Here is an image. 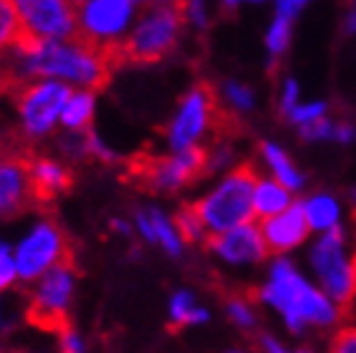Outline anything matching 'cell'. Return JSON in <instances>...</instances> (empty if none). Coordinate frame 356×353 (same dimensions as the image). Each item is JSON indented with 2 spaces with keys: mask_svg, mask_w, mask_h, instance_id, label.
Instances as JSON below:
<instances>
[{
  "mask_svg": "<svg viewBox=\"0 0 356 353\" xmlns=\"http://www.w3.org/2000/svg\"><path fill=\"white\" fill-rule=\"evenodd\" d=\"M114 56L89 43L81 35L58 41H21L0 56V68L8 83H26L33 79H56L74 88H102L109 81Z\"/></svg>",
  "mask_w": 356,
  "mask_h": 353,
  "instance_id": "obj_1",
  "label": "cell"
},
{
  "mask_svg": "<svg viewBox=\"0 0 356 353\" xmlns=\"http://www.w3.org/2000/svg\"><path fill=\"white\" fill-rule=\"evenodd\" d=\"M139 6L134 0H81L76 3L79 35L102 51L114 56L129 33L131 23L137 21Z\"/></svg>",
  "mask_w": 356,
  "mask_h": 353,
  "instance_id": "obj_8",
  "label": "cell"
},
{
  "mask_svg": "<svg viewBox=\"0 0 356 353\" xmlns=\"http://www.w3.org/2000/svg\"><path fill=\"white\" fill-rule=\"evenodd\" d=\"M58 348L66 353H83L89 351V346H86V338H83L81 333L76 331L74 326H69V323H63L61 328H58Z\"/></svg>",
  "mask_w": 356,
  "mask_h": 353,
  "instance_id": "obj_33",
  "label": "cell"
},
{
  "mask_svg": "<svg viewBox=\"0 0 356 353\" xmlns=\"http://www.w3.org/2000/svg\"><path fill=\"white\" fill-rule=\"evenodd\" d=\"M33 197L28 162L18 154H0V217H13Z\"/></svg>",
  "mask_w": 356,
  "mask_h": 353,
  "instance_id": "obj_15",
  "label": "cell"
},
{
  "mask_svg": "<svg viewBox=\"0 0 356 353\" xmlns=\"http://www.w3.org/2000/svg\"><path fill=\"white\" fill-rule=\"evenodd\" d=\"M273 3H275V15H283V18H291V21H296V18L301 15V10L309 6L311 0H273Z\"/></svg>",
  "mask_w": 356,
  "mask_h": 353,
  "instance_id": "obj_38",
  "label": "cell"
},
{
  "mask_svg": "<svg viewBox=\"0 0 356 353\" xmlns=\"http://www.w3.org/2000/svg\"><path fill=\"white\" fill-rule=\"evenodd\" d=\"M69 83L56 79H33L26 81L15 96V111L21 134L31 142H41L61 126V111L71 94Z\"/></svg>",
  "mask_w": 356,
  "mask_h": 353,
  "instance_id": "obj_6",
  "label": "cell"
},
{
  "mask_svg": "<svg viewBox=\"0 0 356 353\" xmlns=\"http://www.w3.org/2000/svg\"><path fill=\"white\" fill-rule=\"evenodd\" d=\"M261 156H263V162H266L268 172H270V176H275L281 184H286L291 192L303 190L306 176H303V172L298 170V167H296V162L291 159V154L283 149L281 144L263 142L261 144Z\"/></svg>",
  "mask_w": 356,
  "mask_h": 353,
  "instance_id": "obj_20",
  "label": "cell"
},
{
  "mask_svg": "<svg viewBox=\"0 0 356 353\" xmlns=\"http://www.w3.org/2000/svg\"><path fill=\"white\" fill-rule=\"evenodd\" d=\"M351 306H356V300H354V303H351Z\"/></svg>",
  "mask_w": 356,
  "mask_h": 353,
  "instance_id": "obj_50",
  "label": "cell"
},
{
  "mask_svg": "<svg viewBox=\"0 0 356 353\" xmlns=\"http://www.w3.org/2000/svg\"><path fill=\"white\" fill-rule=\"evenodd\" d=\"M23 35L35 41H58L79 35L74 0H13Z\"/></svg>",
  "mask_w": 356,
  "mask_h": 353,
  "instance_id": "obj_11",
  "label": "cell"
},
{
  "mask_svg": "<svg viewBox=\"0 0 356 353\" xmlns=\"http://www.w3.org/2000/svg\"><path fill=\"white\" fill-rule=\"evenodd\" d=\"M354 8H356V0H354Z\"/></svg>",
  "mask_w": 356,
  "mask_h": 353,
  "instance_id": "obj_51",
  "label": "cell"
},
{
  "mask_svg": "<svg viewBox=\"0 0 356 353\" xmlns=\"http://www.w3.org/2000/svg\"><path fill=\"white\" fill-rule=\"evenodd\" d=\"M309 268L316 286L341 308H351L356 300V247L343 224L318 232L309 247Z\"/></svg>",
  "mask_w": 356,
  "mask_h": 353,
  "instance_id": "obj_3",
  "label": "cell"
},
{
  "mask_svg": "<svg viewBox=\"0 0 356 353\" xmlns=\"http://www.w3.org/2000/svg\"><path fill=\"white\" fill-rule=\"evenodd\" d=\"M74 3H81V0H74Z\"/></svg>",
  "mask_w": 356,
  "mask_h": 353,
  "instance_id": "obj_49",
  "label": "cell"
},
{
  "mask_svg": "<svg viewBox=\"0 0 356 353\" xmlns=\"http://www.w3.org/2000/svg\"><path fill=\"white\" fill-rule=\"evenodd\" d=\"M268 0H222V8L225 10H238L240 6H263Z\"/></svg>",
  "mask_w": 356,
  "mask_h": 353,
  "instance_id": "obj_43",
  "label": "cell"
},
{
  "mask_svg": "<svg viewBox=\"0 0 356 353\" xmlns=\"http://www.w3.org/2000/svg\"><path fill=\"white\" fill-rule=\"evenodd\" d=\"M79 272L71 260L54 265L41 278L33 280L28 293V320L38 328H58L69 323V311L74 306Z\"/></svg>",
  "mask_w": 356,
  "mask_h": 353,
  "instance_id": "obj_7",
  "label": "cell"
},
{
  "mask_svg": "<svg viewBox=\"0 0 356 353\" xmlns=\"http://www.w3.org/2000/svg\"><path fill=\"white\" fill-rule=\"evenodd\" d=\"M230 162H233V149L227 144H215L213 149L207 151V172L225 170Z\"/></svg>",
  "mask_w": 356,
  "mask_h": 353,
  "instance_id": "obj_37",
  "label": "cell"
},
{
  "mask_svg": "<svg viewBox=\"0 0 356 353\" xmlns=\"http://www.w3.org/2000/svg\"><path fill=\"white\" fill-rule=\"evenodd\" d=\"M96 114V96L94 88H71L66 106L61 111V129L63 131H86L94 122Z\"/></svg>",
  "mask_w": 356,
  "mask_h": 353,
  "instance_id": "obj_21",
  "label": "cell"
},
{
  "mask_svg": "<svg viewBox=\"0 0 356 353\" xmlns=\"http://www.w3.org/2000/svg\"><path fill=\"white\" fill-rule=\"evenodd\" d=\"M218 99L213 88L205 83L192 86L172 114L170 124L165 129V139L170 149H190V147H202L205 139L215 131L218 124Z\"/></svg>",
  "mask_w": 356,
  "mask_h": 353,
  "instance_id": "obj_9",
  "label": "cell"
},
{
  "mask_svg": "<svg viewBox=\"0 0 356 353\" xmlns=\"http://www.w3.org/2000/svg\"><path fill=\"white\" fill-rule=\"evenodd\" d=\"M331 351L334 353H356V326L339 328L331 338Z\"/></svg>",
  "mask_w": 356,
  "mask_h": 353,
  "instance_id": "obj_36",
  "label": "cell"
},
{
  "mask_svg": "<svg viewBox=\"0 0 356 353\" xmlns=\"http://www.w3.org/2000/svg\"><path fill=\"white\" fill-rule=\"evenodd\" d=\"M0 351H3V340H0Z\"/></svg>",
  "mask_w": 356,
  "mask_h": 353,
  "instance_id": "obj_48",
  "label": "cell"
},
{
  "mask_svg": "<svg viewBox=\"0 0 356 353\" xmlns=\"http://www.w3.org/2000/svg\"><path fill=\"white\" fill-rule=\"evenodd\" d=\"M23 28L13 0H0V56L21 41Z\"/></svg>",
  "mask_w": 356,
  "mask_h": 353,
  "instance_id": "obj_26",
  "label": "cell"
},
{
  "mask_svg": "<svg viewBox=\"0 0 356 353\" xmlns=\"http://www.w3.org/2000/svg\"><path fill=\"white\" fill-rule=\"evenodd\" d=\"M13 260L21 283H33L54 265L71 260L69 240L54 220H35L13 245Z\"/></svg>",
  "mask_w": 356,
  "mask_h": 353,
  "instance_id": "obj_10",
  "label": "cell"
},
{
  "mask_svg": "<svg viewBox=\"0 0 356 353\" xmlns=\"http://www.w3.org/2000/svg\"><path fill=\"white\" fill-rule=\"evenodd\" d=\"M298 101H301V86H298L296 79L288 76V79H283L281 88H278V109H281V114L286 116Z\"/></svg>",
  "mask_w": 356,
  "mask_h": 353,
  "instance_id": "obj_34",
  "label": "cell"
},
{
  "mask_svg": "<svg viewBox=\"0 0 356 353\" xmlns=\"http://www.w3.org/2000/svg\"><path fill=\"white\" fill-rule=\"evenodd\" d=\"M255 298L258 303L278 313L291 333L329 331L339 326L343 318L341 306L316 286V280L306 278L286 255H278L270 263Z\"/></svg>",
  "mask_w": 356,
  "mask_h": 353,
  "instance_id": "obj_2",
  "label": "cell"
},
{
  "mask_svg": "<svg viewBox=\"0 0 356 353\" xmlns=\"http://www.w3.org/2000/svg\"><path fill=\"white\" fill-rule=\"evenodd\" d=\"M323 116H329V104L326 101H321V99H314V101H298L293 106V109L288 111L286 114V119L293 126H306V124H314V122H318V119H323Z\"/></svg>",
  "mask_w": 356,
  "mask_h": 353,
  "instance_id": "obj_28",
  "label": "cell"
},
{
  "mask_svg": "<svg viewBox=\"0 0 356 353\" xmlns=\"http://www.w3.org/2000/svg\"><path fill=\"white\" fill-rule=\"evenodd\" d=\"M210 252L233 268H248V265H261L268 258V245L263 240L261 227L248 220L243 224H235L230 230L210 235Z\"/></svg>",
  "mask_w": 356,
  "mask_h": 353,
  "instance_id": "obj_13",
  "label": "cell"
},
{
  "mask_svg": "<svg viewBox=\"0 0 356 353\" xmlns=\"http://www.w3.org/2000/svg\"><path fill=\"white\" fill-rule=\"evenodd\" d=\"M167 315L175 328H190V326H205L210 320L207 311L192 290H175L170 303H167Z\"/></svg>",
  "mask_w": 356,
  "mask_h": 353,
  "instance_id": "obj_22",
  "label": "cell"
},
{
  "mask_svg": "<svg viewBox=\"0 0 356 353\" xmlns=\"http://www.w3.org/2000/svg\"><path fill=\"white\" fill-rule=\"evenodd\" d=\"M225 313H227V318L233 320V326L240 328V331H255V326H258V311H255V303L253 300H248L245 295H233V298H227Z\"/></svg>",
  "mask_w": 356,
  "mask_h": 353,
  "instance_id": "obj_27",
  "label": "cell"
},
{
  "mask_svg": "<svg viewBox=\"0 0 356 353\" xmlns=\"http://www.w3.org/2000/svg\"><path fill=\"white\" fill-rule=\"evenodd\" d=\"M111 230L117 232V235H122V238H131V235H134V222H127V220H122V217H114L111 220Z\"/></svg>",
  "mask_w": 356,
  "mask_h": 353,
  "instance_id": "obj_41",
  "label": "cell"
},
{
  "mask_svg": "<svg viewBox=\"0 0 356 353\" xmlns=\"http://www.w3.org/2000/svg\"><path fill=\"white\" fill-rule=\"evenodd\" d=\"M222 101L230 111L235 114H250L255 111V104H258V96H255V88L250 83H243V81H225L222 83Z\"/></svg>",
  "mask_w": 356,
  "mask_h": 353,
  "instance_id": "obj_25",
  "label": "cell"
},
{
  "mask_svg": "<svg viewBox=\"0 0 356 353\" xmlns=\"http://www.w3.org/2000/svg\"><path fill=\"white\" fill-rule=\"evenodd\" d=\"M23 320H28V295L10 290L0 293V336L15 331Z\"/></svg>",
  "mask_w": 356,
  "mask_h": 353,
  "instance_id": "obj_23",
  "label": "cell"
},
{
  "mask_svg": "<svg viewBox=\"0 0 356 353\" xmlns=\"http://www.w3.org/2000/svg\"><path fill=\"white\" fill-rule=\"evenodd\" d=\"M293 204V192L281 184L275 176H258L253 187V212L255 217H270L275 212Z\"/></svg>",
  "mask_w": 356,
  "mask_h": 353,
  "instance_id": "obj_19",
  "label": "cell"
},
{
  "mask_svg": "<svg viewBox=\"0 0 356 353\" xmlns=\"http://www.w3.org/2000/svg\"><path fill=\"white\" fill-rule=\"evenodd\" d=\"M291 41H293V21L291 18H283V15H273V21L266 31V51L268 56L278 61L288 54L291 48Z\"/></svg>",
  "mask_w": 356,
  "mask_h": 353,
  "instance_id": "obj_24",
  "label": "cell"
},
{
  "mask_svg": "<svg viewBox=\"0 0 356 353\" xmlns=\"http://www.w3.org/2000/svg\"><path fill=\"white\" fill-rule=\"evenodd\" d=\"M334 142L341 147H349L356 142V126L351 122H336L334 126Z\"/></svg>",
  "mask_w": 356,
  "mask_h": 353,
  "instance_id": "obj_39",
  "label": "cell"
},
{
  "mask_svg": "<svg viewBox=\"0 0 356 353\" xmlns=\"http://www.w3.org/2000/svg\"><path fill=\"white\" fill-rule=\"evenodd\" d=\"M334 126H336L334 119H331V116H323V119H318V122L301 126V129H298V134H301L303 142H309V144L334 142Z\"/></svg>",
  "mask_w": 356,
  "mask_h": 353,
  "instance_id": "obj_32",
  "label": "cell"
},
{
  "mask_svg": "<svg viewBox=\"0 0 356 353\" xmlns=\"http://www.w3.org/2000/svg\"><path fill=\"white\" fill-rule=\"evenodd\" d=\"M28 174H31V187H33L35 199H54L61 192L71 187L69 167L51 156H35L28 162Z\"/></svg>",
  "mask_w": 356,
  "mask_h": 353,
  "instance_id": "obj_17",
  "label": "cell"
},
{
  "mask_svg": "<svg viewBox=\"0 0 356 353\" xmlns=\"http://www.w3.org/2000/svg\"><path fill=\"white\" fill-rule=\"evenodd\" d=\"M341 31H343V35H356V8H351L349 13L343 15Z\"/></svg>",
  "mask_w": 356,
  "mask_h": 353,
  "instance_id": "obj_42",
  "label": "cell"
},
{
  "mask_svg": "<svg viewBox=\"0 0 356 353\" xmlns=\"http://www.w3.org/2000/svg\"><path fill=\"white\" fill-rule=\"evenodd\" d=\"M258 346L268 353H286V346H283L281 338H275L273 333H261L258 336Z\"/></svg>",
  "mask_w": 356,
  "mask_h": 353,
  "instance_id": "obj_40",
  "label": "cell"
},
{
  "mask_svg": "<svg viewBox=\"0 0 356 353\" xmlns=\"http://www.w3.org/2000/svg\"><path fill=\"white\" fill-rule=\"evenodd\" d=\"M10 255H13V245L6 243V240L0 238V260H3V258H10Z\"/></svg>",
  "mask_w": 356,
  "mask_h": 353,
  "instance_id": "obj_44",
  "label": "cell"
},
{
  "mask_svg": "<svg viewBox=\"0 0 356 353\" xmlns=\"http://www.w3.org/2000/svg\"><path fill=\"white\" fill-rule=\"evenodd\" d=\"M86 144H89V156H94V159H99V162L111 164V162H117V159H119L117 151L111 149L109 144L104 142L96 131H86Z\"/></svg>",
  "mask_w": 356,
  "mask_h": 353,
  "instance_id": "obj_35",
  "label": "cell"
},
{
  "mask_svg": "<svg viewBox=\"0 0 356 353\" xmlns=\"http://www.w3.org/2000/svg\"><path fill=\"white\" fill-rule=\"evenodd\" d=\"M349 199H351V207H354V212H356V187H354V190H351Z\"/></svg>",
  "mask_w": 356,
  "mask_h": 353,
  "instance_id": "obj_47",
  "label": "cell"
},
{
  "mask_svg": "<svg viewBox=\"0 0 356 353\" xmlns=\"http://www.w3.org/2000/svg\"><path fill=\"white\" fill-rule=\"evenodd\" d=\"M175 222H177L185 243H202V240L207 238V230H205V224H202V220H200L197 210H195V204L182 207V210L175 215Z\"/></svg>",
  "mask_w": 356,
  "mask_h": 353,
  "instance_id": "obj_29",
  "label": "cell"
},
{
  "mask_svg": "<svg viewBox=\"0 0 356 353\" xmlns=\"http://www.w3.org/2000/svg\"><path fill=\"white\" fill-rule=\"evenodd\" d=\"M134 235L144 240V243L159 245L170 258H179L185 250V238L179 232L175 217H170L165 210L159 207H147L134 215Z\"/></svg>",
  "mask_w": 356,
  "mask_h": 353,
  "instance_id": "obj_16",
  "label": "cell"
},
{
  "mask_svg": "<svg viewBox=\"0 0 356 353\" xmlns=\"http://www.w3.org/2000/svg\"><path fill=\"white\" fill-rule=\"evenodd\" d=\"M6 86H10V83H8L6 74H3V68H0V91H3V88H6Z\"/></svg>",
  "mask_w": 356,
  "mask_h": 353,
  "instance_id": "obj_46",
  "label": "cell"
},
{
  "mask_svg": "<svg viewBox=\"0 0 356 353\" xmlns=\"http://www.w3.org/2000/svg\"><path fill=\"white\" fill-rule=\"evenodd\" d=\"M261 232L263 240H266L268 250L275 252V255H288L293 252L296 247L306 245L311 235V227L306 222V215H303L301 204H288L286 210L275 212L270 217L261 220Z\"/></svg>",
  "mask_w": 356,
  "mask_h": 353,
  "instance_id": "obj_14",
  "label": "cell"
},
{
  "mask_svg": "<svg viewBox=\"0 0 356 353\" xmlns=\"http://www.w3.org/2000/svg\"><path fill=\"white\" fill-rule=\"evenodd\" d=\"M182 6V15H185V23L192 28H197V31H205L210 26V0H182L179 3Z\"/></svg>",
  "mask_w": 356,
  "mask_h": 353,
  "instance_id": "obj_30",
  "label": "cell"
},
{
  "mask_svg": "<svg viewBox=\"0 0 356 353\" xmlns=\"http://www.w3.org/2000/svg\"><path fill=\"white\" fill-rule=\"evenodd\" d=\"M301 210L306 215V222H309L311 232H316V235L343 224L341 202L334 195H329V192H314V195H309L301 202Z\"/></svg>",
  "mask_w": 356,
  "mask_h": 353,
  "instance_id": "obj_18",
  "label": "cell"
},
{
  "mask_svg": "<svg viewBox=\"0 0 356 353\" xmlns=\"http://www.w3.org/2000/svg\"><path fill=\"white\" fill-rule=\"evenodd\" d=\"M255 179L258 174L250 167H233L227 174L220 176V182L213 190L195 202V210L205 224L207 235H218V232H225L235 224H243L255 217Z\"/></svg>",
  "mask_w": 356,
  "mask_h": 353,
  "instance_id": "obj_5",
  "label": "cell"
},
{
  "mask_svg": "<svg viewBox=\"0 0 356 353\" xmlns=\"http://www.w3.org/2000/svg\"><path fill=\"white\" fill-rule=\"evenodd\" d=\"M144 184L154 192H179L192 184L202 172H207V149H170V154L154 156L137 167Z\"/></svg>",
  "mask_w": 356,
  "mask_h": 353,
  "instance_id": "obj_12",
  "label": "cell"
},
{
  "mask_svg": "<svg viewBox=\"0 0 356 353\" xmlns=\"http://www.w3.org/2000/svg\"><path fill=\"white\" fill-rule=\"evenodd\" d=\"M89 131V129H86ZM86 131H66L58 139L61 144V154L71 162H79L83 156H89V144H86Z\"/></svg>",
  "mask_w": 356,
  "mask_h": 353,
  "instance_id": "obj_31",
  "label": "cell"
},
{
  "mask_svg": "<svg viewBox=\"0 0 356 353\" xmlns=\"http://www.w3.org/2000/svg\"><path fill=\"white\" fill-rule=\"evenodd\" d=\"M185 15L177 0L144 6V10L131 23L129 33L117 51V58H127L134 63H157L177 48L182 35Z\"/></svg>",
  "mask_w": 356,
  "mask_h": 353,
  "instance_id": "obj_4",
  "label": "cell"
},
{
  "mask_svg": "<svg viewBox=\"0 0 356 353\" xmlns=\"http://www.w3.org/2000/svg\"><path fill=\"white\" fill-rule=\"evenodd\" d=\"M137 6H154V3H170V0H134Z\"/></svg>",
  "mask_w": 356,
  "mask_h": 353,
  "instance_id": "obj_45",
  "label": "cell"
}]
</instances>
